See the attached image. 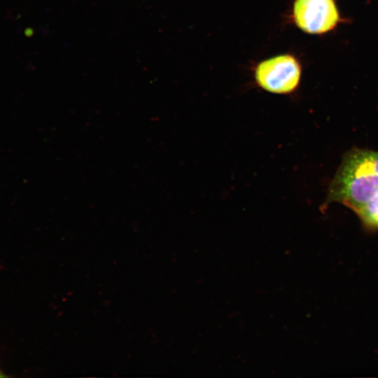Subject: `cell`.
I'll return each mask as SVG.
<instances>
[{
  "label": "cell",
  "instance_id": "6da1fadb",
  "mask_svg": "<svg viewBox=\"0 0 378 378\" xmlns=\"http://www.w3.org/2000/svg\"><path fill=\"white\" fill-rule=\"evenodd\" d=\"M333 200L355 211L378 195V175L371 158V151L351 153L335 178L330 193Z\"/></svg>",
  "mask_w": 378,
  "mask_h": 378
},
{
  "label": "cell",
  "instance_id": "7a4b0ae2",
  "mask_svg": "<svg viewBox=\"0 0 378 378\" xmlns=\"http://www.w3.org/2000/svg\"><path fill=\"white\" fill-rule=\"evenodd\" d=\"M301 68L290 55H281L259 63L255 67V79L265 90L275 94L293 92L300 83Z\"/></svg>",
  "mask_w": 378,
  "mask_h": 378
},
{
  "label": "cell",
  "instance_id": "3957f363",
  "mask_svg": "<svg viewBox=\"0 0 378 378\" xmlns=\"http://www.w3.org/2000/svg\"><path fill=\"white\" fill-rule=\"evenodd\" d=\"M293 16L301 30L312 34L330 31L340 21L334 0H295Z\"/></svg>",
  "mask_w": 378,
  "mask_h": 378
},
{
  "label": "cell",
  "instance_id": "277c9868",
  "mask_svg": "<svg viewBox=\"0 0 378 378\" xmlns=\"http://www.w3.org/2000/svg\"><path fill=\"white\" fill-rule=\"evenodd\" d=\"M356 212L366 224L378 227V195Z\"/></svg>",
  "mask_w": 378,
  "mask_h": 378
},
{
  "label": "cell",
  "instance_id": "5b68a950",
  "mask_svg": "<svg viewBox=\"0 0 378 378\" xmlns=\"http://www.w3.org/2000/svg\"><path fill=\"white\" fill-rule=\"evenodd\" d=\"M371 157H372L374 169L376 174L378 175V152L371 151Z\"/></svg>",
  "mask_w": 378,
  "mask_h": 378
},
{
  "label": "cell",
  "instance_id": "8992f818",
  "mask_svg": "<svg viewBox=\"0 0 378 378\" xmlns=\"http://www.w3.org/2000/svg\"><path fill=\"white\" fill-rule=\"evenodd\" d=\"M4 377V374L1 373V372L0 371V377Z\"/></svg>",
  "mask_w": 378,
  "mask_h": 378
}]
</instances>
